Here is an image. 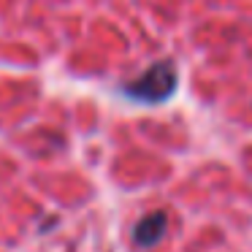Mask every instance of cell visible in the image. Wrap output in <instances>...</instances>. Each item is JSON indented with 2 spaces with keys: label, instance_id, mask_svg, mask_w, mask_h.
Returning <instances> with one entry per match:
<instances>
[{
  "label": "cell",
  "instance_id": "2",
  "mask_svg": "<svg viewBox=\"0 0 252 252\" xmlns=\"http://www.w3.org/2000/svg\"><path fill=\"white\" fill-rule=\"evenodd\" d=\"M165 230H168V214L158 209V212L144 214L136 222V228H133V241H136V247L149 250V247H155L158 241H163Z\"/></svg>",
  "mask_w": 252,
  "mask_h": 252
},
{
  "label": "cell",
  "instance_id": "1",
  "mask_svg": "<svg viewBox=\"0 0 252 252\" xmlns=\"http://www.w3.org/2000/svg\"><path fill=\"white\" fill-rule=\"evenodd\" d=\"M176 84H179V76H176L174 60H158L138 79L122 84V95L136 100V103L155 106V103H165L176 93Z\"/></svg>",
  "mask_w": 252,
  "mask_h": 252
}]
</instances>
